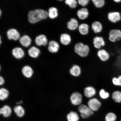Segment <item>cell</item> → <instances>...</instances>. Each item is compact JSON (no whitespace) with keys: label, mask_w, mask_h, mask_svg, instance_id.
Wrapping results in <instances>:
<instances>
[{"label":"cell","mask_w":121,"mask_h":121,"mask_svg":"<svg viewBox=\"0 0 121 121\" xmlns=\"http://www.w3.org/2000/svg\"><path fill=\"white\" fill-rule=\"evenodd\" d=\"M60 48V45L57 42L54 40L51 41L49 43L48 50L50 52L55 53L58 52Z\"/></svg>","instance_id":"9a60e30c"},{"label":"cell","mask_w":121,"mask_h":121,"mask_svg":"<svg viewBox=\"0 0 121 121\" xmlns=\"http://www.w3.org/2000/svg\"><path fill=\"white\" fill-rule=\"evenodd\" d=\"M70 100L72 104L73 105H80L82 102V95L78 92H75L71 95Z\"/></svg>","instance_id":"9c48e42d"},{"label":"cell","mask_w":121,"mask_h":121,"mask_svg":"<svg viewBox=\"0 0 121 121\" xmlns=\"http://www.w3.org/2000/svg\"><path fill=\"white\" fill-rule=\"evenodd\" d=\"M120 66H121V65H120Z\"/></svg>","instance_id":"ee69618b"},{"label":"cell","mask_w":121,"mask_h":121,"mask_svg":"<svg viewBox=\"0 0 121 121\" xmlns=\"http://www.w3.org/2000/svg\"><path fill=\"white\" fill-rule=\"evenodd\" d=\"M1 11L0 10V17L1 16Z\"/></svg>","instance_id":"60d3db41"},{"label":"cell","mask_w":121,"mask_h":121,"mask_svg":"<svg viewBox=\"0 0 121 121\" xmlns=\"http://www.w3.org/2000/svg\"><path fill=\"white\" fill-rule=\"evenodd\" d=\"M97 55L100 60L104 62L109 61L111 58L110 53L105 49H101L98 50Z\"/></svg>","instance_id":"8992f818"},{"label":"cell","mask_w":121,"mask_h":121,"mask_svg":"<svg viewBox=\"0 0 121 121\" xmlns=\"http://www.w3.org/2000/svg\"><path fill=\"white\" fill-rule=\"evenodd\" d=\"M77 15L79 18L84 20L87 18L89 16L88 9L86 8H83L78 10L77 12Z\"/></svg>","instance_id":"2e32d148"},{"label":"cell","mask_w":121,"mask_h":121,"mask_svg":"<svg viewBox=\"0 0 121 121\" xmlns=\"http://www.w3.org/2000/svg\"><path fill=\"white\" fill-rule=\"evenodd\" d=\"M22 72L23 75L26 78H30L32 76L34 72L31 66L26 65L22 68Z\"/></svg>","instance_id":"e0dca14e"},{"label":"cell","mask_w":121,"mask_h":121,"mask_svg":"<svg viewBox=\"0 0 121 121\" xmlns=\"http://www.w3.org/2000/svg\"><path fill=\"white\" fill-rule=\"evenodd\" d=\"M88 107L93 111H97L100 108L102 103L97 98L91 99L88 102Z\"/></svg>","instance_id":"52a82bcc"},{"label":"cell","mask_w":121,"mask_h":121,"mask_svg":"<svg viewBox=\"0 0 121 121\" xmlns=\"http://www.w3.org/2000/svg\"><path fill=\"white\" fill-rule=\"evenodd\" d=\"M57 0L59 1H62L63 0Z\"/></svg>","instance_id":"7bdbcfd3"},{"label":"cell","mask_w":121,"mask_h":121,"mask_svg":"<svg viewBox=\"0 0 121 121\" xmlns=\"http://www.w3.org/2000/svg\"><path fill=\"white\" fill-rule=\"evenodd\" d=\"M48 16L50 18L53 19L56 18L58 16V10L56 8L52 7L50 8L48 12Z\"/></svg>","instance_id":"484cf974"},{"label":"cell","mask_w":121,"mask_h":121,"mask_svg":"<svg viewBox=\"0 0 121 121\" xmlns=\"http://www.w3.org/2000/svg\"><path fill=\"white\" fill-rule=\"evenodd\" d=\"M92 30L95 34H99L102 32L103 30V26L102 23L96 21L92 23L91 25Z\"/></svg>","instance_id":"7c38bea8"},{"label":"cell","mask_w":121,"mask_h":121,"mask_svg":"<svg viewBox=\"0 0 121 121\" xmlns=\"http://www.w3.org/2000/svg\"><path fill=\"white\" fill-rule=\"evenodd\" d=\"M99 95L100 97L104 99H108L111 97V94L110 92L103 88L99 90Z\"/></svg>","instance_id":"f546056e"},{"label":"cell","mask_w":121,"mask_h":121,"mask_svg":"<svg viewBox=\"0 0 121 121\" xmlns=\"http://www.w3.org/2000/svg\"><path fill=\"white\" fill-rule=\"evenodd\" d=\"M74 50L75 52L80 56L85 57L88 55L90 48L87 45H84L81 42H79L75 45Z\"/></svg>","instance_id":"3957f363"},{"label":"cell","mask_w":121,"mask_h":121,"mask_svg":"<svg viewBox=\"0 0 121 121\" xmlns=\"http://www.w3.org/2000/svg\"><path fill=\"white\" fill-rule=\"evenodd\" d=\"M112 99L116 103H121V91L117 89L113 91L111 94Z\"/></svg>","instance_id":"5bb4252c"},{"label":"cell","mask_w":121,"mask_h":121,"mask_svg":"<svg viewBox=\"0 0 121 121\" xmlns=\"http://www.w3.org/2000/svg\"><path fill=\"white\" fill-rule=\"evenodd\" d=\"M96 91L94 87L91 86L87 87L84 89V95L87 97L90 98L95 96Z\"/></svg>","instance_id":"603a6c76"},{"label":"cell","mask_w":121,"mask_h":121,"mask_svg":"<svg viewBox=\"0 0 121 121\" xmlns=\"http://www.w3.org/2000/svg\"><path fill=\"white\" fill-rule=\"evenodd\" d=\"M112 84L114 87L121 88V74L117 76H113L111 80Z\"/></svg>","instance_id":"d4e9b609"},{"label":"cell","mask_w":121,"mask_h":121,"mask_svg":"<svg viewBox=\"0 0 121 121\" xmlns=\"http://www.w3.org/2000/svg\"><path fill=\"white\" fill-rule=\"evenodd\" d=\"M35 43L37 46H45L47 44L48 40L46 36L41 35L36 37L35 39Z\"/></svg>","instance_id":"4fadbf2b"},{"label":"cell","mask_w":121,"mask_h":121,"mask_svg":"<svg viewBox=\"0 0 121 121\" xmlns=\"http://www.w3.org/2000/svg\"><path fill=\"white\" fill-rule=\"evenodd\" d=\"M98 0H91L92 2H93V3H94L96 2V1Z\"/></svg>","instance_id":"74e56055"},{"label":"cell","mask_w":121,"mask_h":121,"mask_svg":"<svg viewBox=\"0 0 121 121\" xmlns=\"http://www.w3.org/2000/svg\"><path fill=\"white\" fill-rule=\"evenodd\" d=\"M12 113V109L8 105H4L0 108V114L2 115L4 117H9L11 115Z\"/></svg>","instance_id":"ac0fdd59"},{"label":"cell","mask_w":121,"mask_h":121,"mask_svg":"<svg viewBox=\"0 0 121 121\" xmlns=\"http://www.w3.org/2000/svg\"><path fill=\"white\" fill-rule=\"evenodd\" d=\"M112 1L116 4H119L121 3V0H112Z\"/></svg>","instance_id":"8d00e7d4"},{"label":"cell","mask_w":121,"mask_h":121,"mask_svg":"<svg viewBox=\"0 0 121 121\" xmlns=\"http://www.w3.org/2000/svg\"><path fill=\"white\" fill-rule=\"evenodd\" d=\"M71 75L75 77H78L81 74V70L79 66L77 65H74L71 68L69 71Z\"/></svg>","instance_id":"83f0119b"},{"label":"cell","mask_w":121,"mask_h":121,"mask_svg":"<svg viewBox=\"0 0 121 121\" xmlns=\"http://www.w3.org/2000/svg\"><path fill=\"white\" fill-rule=\"evenodd\" d=\"M65 3L66 5L72 9H75L77 7L78 4L76 0H65Z\"/></svg>","instance_id":"d6a6232c"},{"label":"cell","mask_w":121,"mask_h":121,"mask_svg":"<svg viewBox=\"0 0 121 121\" xmlns=\"http://www.w3.org/2000/svg\"><path fill=\"white\" fill-rule=\"evenodd\" d=\"M1 66L0 65V70H1Z\"/></svg>","instance_id":"b9f144b4"},{"label":"cell","mask_w":121,"mask_h":121,"mask_svg":"<svg viewBox=\"0 0 121 121\" xmlns=\"http://www.w3.org/2000/svg\"><path fill=\"white\" fill-rule=\"evenodd\" d=\"M93 44L95 48L99 50L105 46L106 42L103 37L102 36H97L94 38Z\"/></svg>","instance_id":"ba28073f"},{"label":"cell","mask_w":121,"mask_h":121,"mask_svg":"<svg viewBox=\"0 0 121 121\" xmlns=\"http://www.w3.org/2000/svg\"><path fill=\"white\" fill-rule=\"evenodd\" d=\"M78 20L75 18L71 19L67 22V27L69 30H74L78 28Z\"/></svg>","instance_id":"7402d4cb"},{"label":"cell","mask_w":121,"mask_h":121,"mask_svg":"<svg viewBox=\"0 0 121 121\" xmlns=\"http://www.w3.org/2000/svg\"><path fill=\"white\" fill-rule=\"evenodd\" d=\"M12 54L15 58L18 60L22 59L25 56V52L22 48L16 47L12 51Z\"/></svg>","instance_id":"30bf717a"},{"label":"cell","mask_w":121,"mask_h":121,"mask_svg":"<svg viewBox=\"0 0 121 121\" xmlns=\"http://www.w3.org/2000/svg\"><path fill=\"white\" fill-rule=\"evenodd\" d=\"M67 118L68 121H78L79 116L77 113L74 112H71L68 114Z\"/></svg>","instance_id":"4dcf8cb0"},{"label":"cell","mask_w":121,"mask_h":121,"mask_svg":"<svg viewBox=\"0 0 121 121\" xmlns=\"http://www.w3.org/2000/svg\"><path fill=\"white\" fill-rule=\"evenodd\" d=\"M9 93L7 89L4 88L0 89V100L4 101L9 97Z\"/></svg>","instance_id":"f1b7e54d"},{"label":"cell","mask_w":121,"mask_h":121,"mask_svg":"<svg viewBox=\"0 0 121 121\" xmlns=\"http://www.w3.org/2000/svg\"><path fill=\"white\" fill-rule=\"evenodd\" d=\"M8 38L10 40H17L20 39V35L17 30L14 29H12L7 31Z\"/></svg>","instance_id":"8fae6325"},{"label":"cell","mask_w":121,"mask_h":121,"mask_svg":"<svg viewBox=\"0 0 121 121\" xmlns=\"http://www.w3.org/2000/svg\"><path fill=\"white\" fill-rule=\"evenodd\" d=\"M107 18L111 23L117 24L121 21V13L117 10L110 11L107 13Z\"/></svg>","instance_id":"277c9868"},{"label":"cell","mask_w":121,"mask_h":121,"mask_svg":"<svg viewBox=\"0 0 121 121\" xmlns=\"http://www.w3.org/2000/svg\"><path fill=\"white\" fill-rule=\"evenodd\" d=\"M78 28L80 34L82 35H86L88 34L89 26L88 24L86 23L82 24L79 25Z\"/></svg>","instance_id":"cb8c5ba5"},{"label":"cell","mask_w":121,"mask_h":121,"mask_svg":"<svg viewBox=\"0 0 121 121\" xmlns=\"http://www.w3.org/2000/svg\"><path fill=\"white\" fill-rule=\"evenodd\" d=\"M28 55L33 58H36L39 56L40 53V50L35 46L30 48L28 51Z\"/></svg>","instance_id":"d6986e66"},{"label":"cell","mask_w":121,"mask_h":121,"mask_svg":"<svg viewBox=\"0 0 121 121\" xmlns=\"http://www.w3.org/2000/svg\"><path fill=\"white\" fill-rule=\"evenodd\" d=\"M117 116L114 113L110 112L107 113L105 117V121H116Z\"/></svg>","instance_id":"1f68e13d"},{"label":"cell","mask_w":121,"mask_h":121,"mask_svg":"<svg viewBox=\"0 0 121 121\" xmlns=\"http://www.w3.org/2000/svg\"><path fill=\"white\" fill-rule=\"evenodd\" d=\"M60 42L64 45H68L71 41V38L69 35L67 34H62L60 36Z\"/></svg>","instance_id":"44dd1931"},{"label":"cell","mask_w":121,"mask_h":121,"mask_svg":"<svg viewBox=\"0 0 121 121\" xmlns=\"http://www.w3.org/2000/svg\"><path fill=\"white\" fill-rule=\"evenodd\" d=\"M5 81L3 77L0 76V86L3 85L4 84Z\"/></svg>","instance_id":"d590c367"},{"label":"cell","mask_w":121,"mask_h":121,"mask_svg":"<svg viewBox=\"0 0 121 121\" xmlns=\"http://www.w3.org/2000/svg\"><path fill=\"white\" fill-rule=\"evenodd\" d=\"M13 110L18 117H22L25 115V110L22 106L20 105L16 106L14 107Z\"/></svg>","instance_id":"4316f807"},{"label":"cell","mask_w":121,"mask_h":121,"mask_svg":"<svg viewBox=\"0 0 121 121\" xmlns=\"http://www.w3.org/2000/svg\"><path fill=\"white\" fill-rule=\"evenodd\" d=\"M90 0H78V4L83 7L86 6L88 4Z\"/></svg>","instance_id":"e575fe53"},{"label":"cell","mask_w":121,"mask_h":121,"mask_svg":"<svg viewBox=\"0 0 121 121\" xmlns=\"http://www.w3.org/2000/svg\"><path fill=\"white\" fill-rule=\"evenodd\" d=\"M120 121H121V120H120Z\"/></svg>","instance_id":"f6af8a7d"},{"label":"cell","mask_w":121,"mask_h":121,"mask_svg":"<svg viewBox=\"0 0 121 121\" xmlns=\"http://www.w3.org/2000/svg\"><path fill=\"white\" fill-rule=\"evenodd\" d=\"M1 42H1V36H0V45L1 44Z\"/></svg>","instance_id":"ab89813d"},{"label":"cell","mask_w":121,"mask_h":121,"mask_svg":"<svg viewBox=\"0 0 121 121\" xmlns=\"http://www.w3.org/2000/svg\"><path fill=\"white\" fill-rule=\"evenodd\" d=\"M78 110L81 113V116L83 118H87L93 114V112L88 107L84 105L79 106Z\"/></svg>","instance_id":"5b68a950"},{"label":"cell","mask_w":121,"mask_h":121,"mask_svg":"<svg viewBox=\"0 0 121 121\" xmlns=\"http://www.w3.org/2000/svg\"><path fill=\"white\" fill-rule=\"evenodd\" d=\"M28 19L31 23L34 24L42 20L47 18L48 16V12L42 9H37L30 11L29 13Z\"/></svg>","instance_id":"6da1fadb"},{"label":"cell","mask_w":121,"mask_h":121,"mask_svg":"<svg viewBox=\"0 0 121 121\" xmlns=\"http://www.w3.org/2000/svg\"><path fill=\"white\" fill-rule=\"evenodd\" d=\"M22 101H20V102H17V104H21L22 103Z\"/></svg>","instance_id":"f35d334b"},{"label":"cell","mask_w":121,"mask_h":121,"mask_svg":"<svg viewBox=\"0 0 121 121\" xmlns=\"http://www.w3.org/2000/svg\"><path fill=\"white\" fill-rule=\"evenodd\" d=\"M20 43L22 46L25 47H28L31 44V40L29 36L25 35L19 39Z\"/></svg>","instance_id":"ffe728a7"},{"label":"cell","mask_w":121,"mask_h":121,"mask_svg":"<svg viewBox=\"0 0 121 121\" xmlns=\"http://www.w3.org/2000/svg\"><path fill=\"white\" fill-rule=\"evenodd\" d=\"M93 4L96 8H102L105 5L106 1L105 0H98Z\"/></svg>","instance_id":"836d02e7"},{"label":"cell","mask_w":121,"mask_h":121,"mask_svg":"<svg viewBox=\"0 0 121 121\" xmlns=\"http://www.w3.org/2000/svg\"><path fill=\"white\" fill-rule=\"evenodd\" d=\"M108 39L112 43L121 41V29L114 28L110 30L108 33Z\"/></svg>","instance_id":"7a4b0ae2"}]
</instances>
